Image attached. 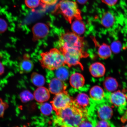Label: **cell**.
Instances as JSON below:
<instances>
[{
    "label": "cell",
    "mask_w": 127,
    "mask_h": 127,
    "mask_svg": "<svg viewBox=\"0 0 127 127\" xmlns=\"http://www.w3.org/2000/svg\"><path fill=\"white\" fill-rule=\"evenodd\" d=\"M55 123L62 126L77 127L88 117V109L79 108L73 103L56 114Z\"/></svg>",
    "instance_id": "6da1fadb"
},
{
    "label": "cell",
    "mask_w": 127,
    "mask_h": 127,
    "mask_svg": "<svg viewBox=\"0 0 127 127\" xmlns=\"http://www.w3.org/2000/svg\"><path fill=\"white\" fill-rule=\"evenodd\" d=\"M84 45L83 38L73 32H68L62 34L58 41L60 51H65L85 53Z\"/></svg>",
    "instance_id": "7a4b0ae2"
},
{
    "label": "cell",
    "mask_w": 127,
    "mask_h": 127,
    "mask_svg": "<svg viewBox=\"0 0 127 127\" xmlns=\"http://www.w3.org/2000/svg\"><path fill=\"white\" fill-rule=\"evenodd\" d=\"M39 60L41 66L50 70H57L65 65L64 56L59 50L52 48L40 54Z\"/></svg>",
    "instance_id": "3957f363"
},
{
    "label": "cell",
    "mask_w": 127,
    "mask_h": 127,
    "mask_svg": "<svg viewBox=\"0 0 127 127\" xmlns=\"http://www.w3.org/2000/svg\"><path fill=\"white\" fill-rule=\"evenodd\" d=\"M62 14L67 21L71 24L73 20H82L81 12L77 3L69 0H61L57 5L54 12Z\"/></svg>",
    "instance_id": "277c9868"
},
{
    "label": "cell",
    "mask_w": 127,
    "mask_h": 127,
    "mask_svg": "<svg viewBox=\"0 0 127 127\" xmlns=\"http://www.w3.org/2000/svg\"><path fill=\"white\" fill-rule=\"evenodd\" d=\"M106 99L113 107L116 108L120 114H123L127 107V95L120 91L105 93Z\"/></svg>",
    "instance_id": "5b68a950"
},
{
    "label": "cell",
    "mask_w": 127,
    "mask_h": 127,
    "mask_svg": "<svg viewBox=\"0 0 127 127\" xmlns=\"http://www.w3.org/2000/svg\"><path fill=\"white\" fill-rule=\"evenodd\" d=\"M72 97L69 96L66 91L56 95L52 100L51 101L52 108L56 113L70 105L73 103Z\"/></svg>",
    "instance_id": "8992f818"
},
{
    "label": "cell",
    "mask_w": 127,
    "mask_h": 127,
    "mask_svg": "<svg viewBox=\"0 0 127 127\" xmlns=\"http://www.w3.org/2000/svg\"><path fill=\"white\" fill-rule=\"evenodd\" d=\"M64 56L65 63L68 67H70L73 66L79 65L83 69V67L80 63L81 59L85 58L88 54L86 53L68 51H60Z\"/></svg>",
    "instance_id": "52a82bcc"
},
{
    "label": "cell",
    "mask_w": 127,
    "mask_h": 127,
    "mask_svg": "<svg viewBox=\"0 0 127 127\" xmlns=\"http://www.w3.org/2000/svg\"><path fill=\"white\" fill-rule=\"evenodd\" d=\"M32 32L33 40L36 41L46 37L49 34V28L45 24L38 23L33 26Z\"/></svg>",
    "instance_id": "ba28073f"
},
{
    "label": "cell",
    "mask_w": 127,
    "mask_h": 127,
    "mask_svg": "<svg viewBox=\"0 0 127 127\" xmlns=\"http://www.w3.org/2000/svg\"><path fill=\"white\" fill-rule=\"evenodd\" d=\"M72 98L73 104L80 108L88 110L91 106V99L85 93H79L75 98Z\"/></svg>",
    "instance_id": "9c48e42d"
},
{
    "label": "cell",
    "mask_w": 127,
    "mask_h": 127,
    "mask_svg": "<svg viewBox=\"0 0 127 127\" xmlns=\"http://www.w3.org/2000/svg\"><path fill=\"white\" fill-rule=\"evenodd\" d=\"M49 86L50 93L56 95L65 91L67 88V85L63 81L57 78L51 79L49 82Z\"/></svg>",
    "instance_id": "30bf717a"
},
{
    "label": "cell",
    "mask_w": 127,
    "mask_h": 127,
    "mask_svg": "<svg viewBox=\"0 0 127 127\" xmlns=\"http://www.w3.org/2000/svg\"><path fill=\"white\" fill-rule=\"evenodd\" d=\"M91 99L94 102L99 103L106 100L105 93L103 89L98 86L92 87L90 91Z\"/></svg>",
    "instance_id": "8fae6325"
},
{
    "label": "cell",
    "mask_w": 127,
    "mask_h": 127,
    "mask_svg": "<svg viewBox=\"0 0 127 127\" xmlns=\"http://www.w3.org/2000/svg\"><path fill=\"white\" fill-rule=\"evenodd\" d=\"M89 71L90 73L94 77L100 78L104 75L106 72V68L103 64L97 62L90 65Z\"/></svg>",
    "instance_id": "7c38bea8"
},
{
    "label": "cell",
    "mask_w": 127,
    "mask_h": 127,
    "mask_svg": "<svg viewBox=\"0 0 127 127\" xmlns=\"http://www.w3.org/2000/svg\"><path fill=\"white\" fill-rule=\"evenodd\" d=\"M85 79L83 75L79 73H75L71 74L69 82L71 86L74 89H82L85 84Z\"/></svg>",
    "instance_id": "4fadbf2b"
},
{
    "label": "cell",
    "mask_w": 127,
    "mask_h": 127,
    "mask_svg": "<svg viewBox=\"0 0 127 127\" xmlns=\"http://www.w3.org/2000/svg\"><path fill=\"white\" fill-rule=\"evenodd\" d=\"M34 66V64L30 59L29 55L26 54L24 55L23 59L20 62L19 68L20 73H26L31 72Z\"/></svg>",
    "instance_id": "5bb4252c"
},
{
    "label": "cell",
    "mask_w": 127,
    "mask_h": 127,
    "mask_svg": "<svg viewBox=\"0 0 127 127\" xmlns=\"http://www.w3.org/2000/svg\"><path fill=\"white\" fill-rule=\"evenodd\" d=\"M34 96L36 101L42 103L48 100L50 98V94L46 88L39 87L34 91Z\"/></svg>",
    "instance_id": "9a60e30c"
},
{
    "label": "cell",
    "mask_w": 127,
    "mask_h": 127,
    "mask_svg": "<svg viewBox=\"0 0 127 127\" xmlns=\"http://www.w3.org/2000/svg\"><path fill=\"white\" fill-rule=\"evenodd\" d=\"M115 21V16L111 12H107L103 14L101 19V23L106 28L111 27Z\"/></svg>",
    "instance_id": "2e32d148"
},
{
    "label": "cell",
    "mask_w": 127,
    "mask_h": 127,
    "mask_svg": "<svg viewBox=\"0 0 127 127\" xmlns=\"http://www.w3.org/2000/svg\"><path fill=\"white\" fill-rule=\"evenodd\" d=\"M103 86L108 92H113L118 88V82L116 79L112 77H109L105 79L103 84Z\"/></svg>",
    "instance_id": "e0dca14e"
},
{
    "label": "cell",
    "mask_w": 127,
    "mask_h": 127,
    "mask_svg": "<svg viewBox=\"0 0 127 127\" xmlns=\"http://www.w3.org/2000/svg\"><path fill=\"white\" fill-rule=\"evenodd\" d=\"M71 29L73 32L78 35L84 34L86 30L85 24L82 20H75L71 24Z\"/></svg>",
    "instance_id": "ac0fdd59"
},
{
    "label": "cell",
    "mask_w": 127,
    "mask_h": 127,
    "mask_svg": "<svg viewBox=\"0 0 127 127\" xmlns=\"http://www.w3.org/2000/svg\"><path fill=\"white\" fill-rule=\"evenodd\" d=\"M97 52L100 58L106 59L111 56L112 52L110 46L103 43L98 47Z\"/></svg>",
    "instance_id": "d6986e66"
},
{
    "label": "cell",
    "mask_w": 127,
    "mask_h": 127,
    "mask_svg": "<svg viewBox=\"0 0 127 127\" xmlns=\"http://www.w3.org/2000/svg\"><path fill=\"white\" fill-rule=\"evenodd\" d=\"M31 78L32 82L36 86L42 87L45 84V79L44 76L37 73H33L31 74Z\"/></svg>",
    "instance_id": "ffe728a7"
},
{
    "label": "cell",
    "mask_w": 127,
    "mask_h": 127,
    "mask_svg": "<svg viewBox=\"0 0 127 127\" xmlns=\"http://www.w3.org/2000/svg\"><path fill=\"white\" fill-rule=\"evenodd\" d=\"M61 67L56 70V75L57 78L62 81L67 80L69 75V71L65 68Z\"/></svg>",
    "instance_id": "44dd1931"
},
{
    "label": "cell",
    "mask_w": 127,
    "mask_h": 127,
    "mask_svg": "<svg viewBox=\"0 0 127 127\" xmlns=\"http://www.w3.org/2000/svg\"><path fill=\"white\" fill-rule=\"evenodd\" d=\"M39 108L43 115L46 116L51 115L53 109L51 105L47 103L41 104L39 106Z\"/></svg>",
    "instance_id": "7402d4cb"
},
{
    "label": "cell",
    "mask_w": 127,
    "mask_h": 127,
    "mask_svg": "<svg viewBox=\"0 0 127 127\" xmlns=\"http://www.w3.org/2000/svg\"><path fill=\"white\" fill-rule=\"evenodd\" d=\"M93 122L95 127H115L109 120H95Z\"/></svg>",
    "instance_id": "603a6c76"
},
{
    "label": "cell",
    "mask_w": 127,
    "mask_h": 127,
    "mask_svg": "<svg viewBox=\"0 0 127 127\" xmlns=\"http://www.w3.org/2000/svg\"><path fill=\"white\" fill-rule=\"evenodd\" d=\"M20 97L22 102L25 103L32 100L34 99V96L31 92L26 90L20 93Z\"/></svg>",
    "instance_id": "cb8c5ba5"
},
{
    "label": "cell",
    "mask_w": 127,
    "mask_h": 127,
    "mask_svg": "<svg viewBox=\"0 0 127 127\" xmlns=\"http://www.w3.org/2000/svg\"><path fill=\"white\" fill-rule=\"evenodd\" d=\"M26 5L30 8L34 9L41 4V0H25Z\"/></svg>",
    "instance_id": "d4e9b609"
},
{
    "label": "cell",
    "mask_w": 127,
    "mask_h": 127,
    "mask_svg": "<svg viewBox=\"0 0 127 127\" xmlns=\"http://www.w3.org/2000/svg\"><path fill=\"white\" fill-rule=\"evenodd\" d=\"M77 127H95V126L91 119L88 116Z\"/></svg>",
    "instance_id": "484cf974"
},
{
    "label": "cell",
    "mask_w": 127,
    "mask_h": 127,
    "mask_svg": "<svg viewBox=\"0 0 127 127\" xmlns=\"http://www.w3.org/2000/svg\"><path fill=\"white\" fill-rule=\"evenodd\" d=\"M110 47L112 52L117 53L120 51L121 48V44L118 41H115L112 43Z\"/></svg>",
    "instance_id": "4316f807"
},
{
    "label": "cell",
    "mask_w": 127,
    "mask_h": 127,
    "mask_svg": "<svg viewBox=\"0 0 127 127\" xmlns=\"http://www.w3.org/2000/svg\"><path fill=\"white\" fill-rule=\"evenodd\" d=\"M8 106L7 103L4 102L2 99L0 98V117L3 116L5 111Z\"/></svg>",
    "instance_id": "83f0119b"
},
{
    "label": "cell",
    "mask_w": 127,
    "mask_h": 127,
    "mask_svg": "<svg viewBox=\"0 0 127 127\" xmlns=\"http://www.w3.org/2000/svg\"><path fill=\"white\" fill-rule=\"evenodd\" d=\"M58 0H41V5L43 7L53 5L56 3Z\"/></svg>",
    "instance_id": "f1b7e54d"
},
{
    "label": "cell",
    "mask_w": 127,
    "mask_h": 127,
    "mask_svg": "<svg viewBox=\"0 0 127 127\" xmlns=\"http://www.w3.org/2000/svg\"><path fill=\"white\" fill-rule=\"evenodd\" d=\"M7 24L3 19L0 18V33L4 32L7 30Z\"/></svg>",
    "instance_id": "f546056e"
},
{
    "label": "cell",
    "mask_w": 127,
    "mask_h": 127,
    "mask_svg": "<svg viewBox=\"0 0 127 127\" xmlns=\"http://www.w3.org/2000/svg\"><path fill=\"white\" fill-rule=\"evenodd\" d=\"M104 3L110 6L115 5L117 3L118 0H101Z\"/></svg>",
    "instance_id": "4dcf8cb0"
},
{
    "label": "cell",
    "mask_w": 127,
    "mask_h": 127,
    "mask_svg": "<svg viewBox=\"0 0 127 127\" xmlns=\"http://www.w3.org/2000/svg\"><path fill=\"white\" fill-rule=\"evenodd\" d=\"M121 120L122 123H124L127 122V107L126 110L123 113V115L121 118Z\"/></svg>",
    "instance_id": "1f68e13d"
},
{
    "label": "cell",
    "mask_w": 127,
    "mask_h": 127,
    "mask_svg": "<svg viewBox=\"0 0 127 127\" xmlns=\"http://www.w3.org/2000/svg\"><path fill=\"white\" fill-rule=\"evenodd\" d=\"M4 67L3 65L0 62V75L4 73Z\"/></svg>",
    "instance_id": "d6a6232c"
},
{
    "label": "cell",
    "mask_w": 127,
    "mask_h": 127,
    "mask_svg": "<svg viewBox=\"0 0 127 127\" xmlns=\"http://www.w3.org/2000/svg\"><path fill=\"white\" fill-rule=\"evenodd\" d=\"M78 2L81 4H84L87 2V0H77Z\"/></svg>",
    "instance_id": "836d02e7"
},
{
    "label": "cell",
    "mask_w": 127,
    "mask_h": 127,
    "mask_svg": "<svg viewBox=\"0 0 127 127\" xmlns=\"http://www.w3.org/2000/svg\"><path fill=\"white\" fill-rule=\"evenodd\" d=\"M123 127H127V125H125V126H124Z\"/></svg>",
    "instance_id": "e575fe53"
},
{
    "label": "cell",
    "mask_w": 127,
    "mask_h": 127,
    "mask_svg": "<svg viewBox=\"0 0 127 127\" xmlns=\"http://www.w3.org/2000/svg\"></svg>",
    "instance_id": "d590c367"
}]
</instances>
